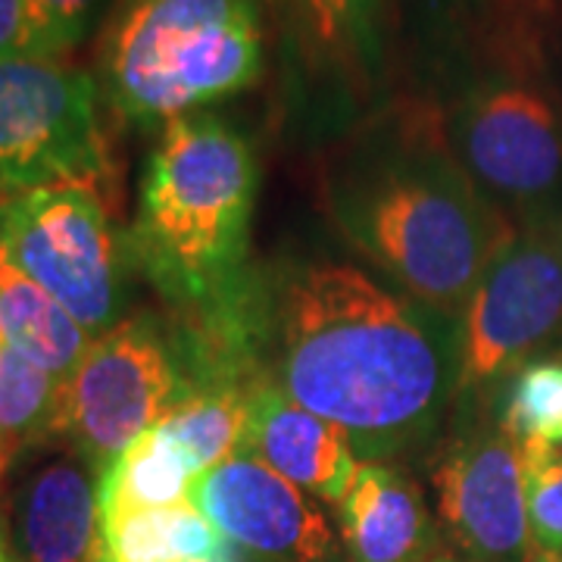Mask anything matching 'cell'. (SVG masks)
<instances>
[{
    "instance_id": "cell-3",
    "label": "cell",
    "mask_w": 562,
    "mask_h": 562,
    "mask_svg": "<svg viewBox=\"0 0 562 562\" xmlns=\"http://www.w3.org/2000/svg\"><path fill=\"white\" fill-rule=\"evenodd\" d=\"M257 160L241 132L213 113L166 122L140 179L132 244L166 297L216 301L241 272Z\"/></svg>"
},
{
    "instance_id": "cell-14",
    "label": "cell",
    "mask_w": 562,
    "mask_h": 562,
    "mask_svg": "<svg viewBox=\"0 0 562 562\" xmlns=\"http://www.w3.org/2000/svg\"><path fill=\"white\" fill-rule=\"evenodd\" d=\"M20 547L29 562H101L98 469L57 460L32 475L20 494Z\"/></svg>"
},
{
    "instance_id": "cell-15",
    "label": "cell",
    "mask_w": 562,
    "mask_h": 562,
    "mask_svg": "<svg viewBox=\"0 0 562 562\" xmlns=\"http://www.w3.org/2000/svg\"><path fill=\"white\" fill-rule=\"evenodd\" d=\"M101 562H247V553L201 509L179 503L103 516Z\"/></svg>"
},
{
    "instance_id": "cell-21",
    "label": "cell",
    "mask_w": 562,
    "mask_h": 562,
    "mask_svg": "<svg viewBox=\"0 0 562 562\" xmlns=\"http://www.w3.org/2000/svg\"><path fill=\"white\" fill-rule=\"evenodd\" d=\"M501 431L519 450L562 443V360L525 362L503 391Z\"/></svg>"
},
{
    "instance_id": "cell-11",
    "label": "cell",
    "mask_w": 562,
    "mask_h": 562,
    "mask_svg": "<svg viewBox=\"0 0 562 562\" xmlns=\"http://www.w3.org/2000/svg\"><path fill=\"white\" fill-rule=\"evenodd\" d=\"M438 513L472 562H535L519 447L503 431L457 441L435 469Z\"/></svg>"
},
{
    "instance_id": "cell-8",
    "label": "cell",
    "mask_w": 562,
    "mask_h": 562,
    "mask_svg": "<svg viewBox=\"0 0 562 562\" xmlns=\"http://www.w3.org/2000/svg\"><path fill=\"white\" fill-rule=\"evenodd\" d=\"M191 391L157 322L125 319L91 344L66 382L63 435L101 475Z\"/></svg>"
},
{
    "instance_id": "cell-23",
    "label": "cell",
    "mask_w": 562,
    "mask_h": 562,
    "mask_svg": "<svg viewBox=\"0 0 562 562\" xmlns=\"http://www.w3.org/2000/svg\"><path fill=\"white\" fill-rule=\"evenodd\" d=\"M106 0H32L47 57H63L76 47L101 16Z\"/></svg>"
},
{
    "instance_id": "cell-1",
    "label": "cell",
    "mask_w": 562,
    "mask_h": 562,
    "mask_svg": "<svg viewBox=\"0 0 562 562\" xmlns=\"http://www.w3.org/2000/svg\"><path fill=\"white\" fill-rule=\"evenodd\" d=\"M460 319L350 262H313L281 288L276 384L382 462L441 425L460 382Z\"/></svg>"
},
{
    "instance_id": "cell-7",
    "label": "cell",
    "mask_w": 562,
    "mask_h": 562,
    "mask_svg": "<svg viewBox=\"0 0 562 562\" xmlns=\"http://www.w3.org/2000/svg\"><path fill=\"white\" fill-rule=\"evenodd\" d=\"M562 331V225L509 228L460 316L457 394L516 375Z\"/></svg>"
},
{
    "instance_id": "cell-2",
    "label": "cell",
    "mask_w": 562,
    "mask_h": 562,
    "mask_svg": "<svg viewBox=\"0 0 562 562\" xmlns=\"http://www.w3.org/2000/svg\"><path fill=\"white\" fill-rule=\"evenodd\" d=\"M331 210L403 294L453 319L509 232L457 157L435 147L362 162L335 191Z\"/></svg>"
},
{
    "instance_id": "cell-16",
    "label": "cell",
    "mask_w": 562,
    "mask_h": 562,
    "mask_svg": "<svg viewBox=\"0 0 562 562\" xmlns=\"http://www.w3.org/2000/svg\"><path fill=\"white\" fill-rule=\"evenodd\" d=\"M0 341L66 384L94 338L44 288L25 279L0 247Z\"/></svg>"
},
{
    "instance_id": "cell-4",
    "label": "cell",
    "mask_w": 562,
    "mask_h": 562,
    "mask_svg": "<svg viewBox=\"0 0 562 562\" xmlns=\"http://www.w3.org/2000/svg\"><path fill=\"white\" fill-rule=\"evenodd\" d=\"M266 66L260 0H128L103 50V91L138 125L198 113L257 85Z\"/></svg>"
},
{
    "instance_id": "cell-17",
    "label": "cell",
    "mask_w": 562,
    "mask_h": 562,
    "mask_svg": "<svg viewBox=\"0 0 562 562\" xmlns=\"http://www.w3.org/2000/svg\"><path fill=\"white\" fill-rule=\"evenodd\" d=\"M194 479L198 472L179 443L160 425H154L98 475L101 519L132 509H169L188 503Z\"/></svg>"
},
{
    "instance_id": "cell-12",
    "label": "cell",
    "mask_w": 562,
    "mask_h": 562,
    "mask_svg": "<svg viewBox=\"0 0 562 562\" xmlns=\"http://www.w3.org/2000/svg\"><path fill=\"white\" fill-rule=\"evenodd\" d=\"M244 453H254L281 479L335 506L344 501L362 462L338 425L303 409L272 382L254 384L250 391V431Z\"/></svg>"
},
{
    "instance_id": "cell-9",
    "label": "cell",
    "mask_w": 562,
    "mask_h": 562,
    "mask_svg": "<svg viewBox=\"0 0 562 562\" xmlns=\"http://www.w3.org/2000/svg\"><path fill=\"white\" fill-rule=\"evenodd\" d=\"M453 157L479 188L503 201H543L562 181V110L538 81L487 76L450 120Z\"/></svg>"
},
{
    "instance_id": "cell-28",
    "label": "cell",
    "mask_w": 562,
    "mask_h": 562,
    "mask_svg": "<svg viewBox=\"0 0 562 562\" xmlns=\"http://www.w3.org/2000/svg\"><path fill=\"white\" fill-rule=\"evenodd\" d=\"M431 562H457V560H431Z\"/></svg>"
},
{
    "instance_id": "cell-18",
    "label": "cell",
    "mask_w": 562,
    "mask_h": 562,
    "mask_svg": "<svg viewBox=\"0 0 562 562\" xmlns=\"http://www.w3.org/2000/svg\"><path fill=\"white\" fill-rule=\"evenodd\" d=\"M303 44L313 60L347 79L382 69V0H294Z\"/></svg>"
},
{
    "instance_id": "cell-5",
    "label": "cell",
    "mask_w": 562,
    "mask_h": 562,
    "mask_svg": "<svg viewBox=\"0 0 562 562\" xmlns=\"http://www.w3.org/2000/svg\"><path fill=\"white\" fill-rule=\"evenodd\" d=\"M0 247L94 341L125 322V262L98 188L47 184L0 198Z\"/></svg>"
},
{
    "instance_id": "cell-20",
    "label": "cell",
    "mask_w": 562,
    "mask_h": 562,
    "mask_svg": "<svg viewBox=\"0 0 562 562\" xmlns=\"http://www.w3.org/2000/svg\"><path fill=\"white\" fill-rule=\"evenodd\" d=\"M66 384L0 344V443L10 457L63 435Z\"/></svg>"
},
{
    "instance_id": "cell-22",
    "label": "cell",
    "mask_w": 562,
    "mask_h": 562,
    "mask_svg": "<svg viewBox=\"0 0 562 562\" xmlns=\"http://www.w3.org/2000/svg\"><path fill=\"white\" fill-rule=\"evenodd\" d=\"M528 531L541 560H562V453L557 447L519 450Z\"/></svg>"
},
{
    "instance_id": "cell-27",
    "label": "cell",
    "mask_w": 562,
    "mask_h": 562,
    "mask_svg": "<svg viewBox=\"0 0 562 562\" xmlns=\"http://www.w3.org/2000/svg\"><path fill=\"white\" fill-rule=\"evenodd\" d=\"M0 562H7V543H3V531H0Z\"/></svg>"
},
{
    "instance_id": "cell-24",
    "label": "cell",
    "mask_w": 562,
    "mask_h": 562,
    "mask_svg": "<svg viewBox=\"0 0 562 562\" xmlns=\"http://www.w3.org/2000/svg\"><path fill=\"white\" fill-rule=\"evenodd\" d=\"M47 57L32 0H0V60Z\"/></svg>"
},
{
    "instance_id": "cell-19",
    "label": "cell",
    "mask_w": 562,
    "mask_h": 562,
    "mask_svg": "<svg viewBox=\"0 0 562 562\" xmlns=\"http://www.w3.org/2000/svg\"><path fill=\"white\" fill-rule=\"evenodd\" d=\"M250 391L254 387L238 384L194 387L160 422L162 431L179 443L198 475L247 450Z\"/></svg>"
},
{
    "instance_id": "cell-26",
    "label": "cell",
    "mask_w": 562,
    "mask_h": 562,
    "mask_svg": "<svg viewBox=\"0 0 562 562\" xmlns=\"http://www.w3.org/2000/svg\"><path fill=\"white\" fill-rule=\"evenodd\" d=\"M441 7H465V3H479V0H435Z\"/></svg>"
},
{
    "instance_id": "cell-30",
    "label": "cell",
    "mask_w": 562,
    "mask_h": 562,
    "mask_svg": "<svg viewBox=\"0 0 562 562\" xmlns=\"http://www.w3.org/2000/svg\"><path fill=\"white\" fill-rule=\"evenodd\" d=\"M560 453H562V443H560Z\"/></svg>"
},
{
    "instance_id": "cell-13",
    "label": "cell",
    "mask_w": 562,
    "mask_h": 562,
    "mask_svg": "<svg viewBox=\"0 0 562 562\" xmlns=\"http://www.w3.org/2000/svg\"><path fill=\"white\" fill-rule=\"evenodd\" d=\"M338 519L353 562H431L435 528L419 487L387 462H360Z\"/></svg>"
},
{
    "instance_id": "cell-29",
    "label": "cell",
    "mask_w": 562,
    "mask_h": 562,
    "mask_svg": "<svg viewBox=\"0 0 562 562\" xmlns=\"http://www.w3.org/2000/svg\"><path fill=\"white\" fill-rule=\"evenodd\" d=\"M541 562H562V560H541Z\"/></svg>"
},
{
    "instance_id": "cell-6",
    "label": "cell",
    "mask_w": 562,
    "mask_h": 562,
    "mask_svg": "<svg viewBox=\"0 0 562 562\" xmlns=\"http://www.w3.org/2000/svg\"><path fill=\"white\" fill-rule=\"evenodd\" d=\"M98 81L60 57L0 60V198L110 179Z\"/></svg>"
},
{
    "instance_id": "cell-25",
    "label": "cell",
    "mask_w": 562,
    "mask_h": 562,
    "mask_svg": "<svg viewBox=\"0 0 562 562\" xmlns=\"http://www.w3.org/2000/svg\"><path fill=\"white\" fill-rule=\"evenodd\" d=\"M10 460H13V457H10V453L3 450V443H0V482H3V475H7V465H10Z\"/></svg>"
},
{
    "instance_id": "cell-10",
    "label": "cell",
    "mask_w": 562,
    "mask_h": 562,
    "mask_svg": "<svg viewBox=\"0 0 562 562\" xmlns=\"http://www.w3.org/2000/svg\"><path fill=\"white\" fill-rule=\"evenodd\" d=\"M188 503L247 557L266 562L338 560V538L325 513L254 453H238L201 472Z\"/></svg>"
}]
</instances>
